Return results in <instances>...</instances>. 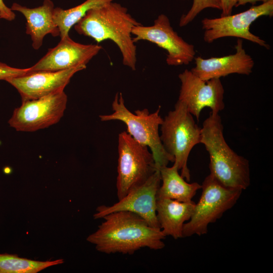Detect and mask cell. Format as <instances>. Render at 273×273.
Here are the masks:
<instances>
[{
    "label": "cell",
    "mask_w": 273,
    "mask_h": 273,
    "mask_svg": "<svg viewBox=\"0 0 273 273\" xmlns=\"http://www.w3.org/2000/svg\"><path fill=\"white\" fill-rule=\"evenodd\" d=\"M102 218L97 230L86 238L100 252L130 255L143 248L158 250L165 247L166 236L161 229L152 227L134 213L116 211Z\"/></svg>",
    "instance_id": "1"
},
{
    "label": "cell",
    "mask_w": 273,
    "mask_h": 273,
    "mask_svg": "<svg viewBox=\"0 0 273 273\" xmlns=\"http://www.w3.org/2000/svg\"><path fill=\"white\" fill-rule=\"evenodd\" d=\"M141 24L126 8L112 2L88 11L74 27L78 34L90 37L98 43L112 40L121 52L123 64L134 71L136 46L132 39V30Z\"/></svg>",
    "instance_id": "2"
},
{
    "label": "cell",
    "mask_w": 273,
    "mask_h": 273,
    "mask_svg": "<svg viewBox=\"0 0 273 273\" xmlns=\"http://www.w3.org/2000/svg\"><path fill=\"white\" fill-rule=\"evenodd\" d=\"M201 132L200 143L209 154L210 174L225 187L242 191L247 189L251 182L249 161L226 142L219 113L210 114Z\"/></svg>",
    "instance_id": "3"
},
{
    "label": "cell",
    "mask_w": 273,
    "mask_h": 273,
    "mask_svg": "<svg viewBox=\"0 0 273 273\" xmlns=\"http://www.w3.org/2000/svg\"><path fill=\"white\" fill-rule=\"evenodd\" d=\"M161 107L152 113L146 109L133 113L125 106L121 93H117L112 103L113 113L99 116L101 121L119 120L124 123L127 132L138 143L147 146L152 153L157 169L174 162V158L164 149L159 133L163 118L159 114Z\"/></svg>",
    "instance_id": "4"
},
{
    "label": "cell",
    "mask_w": 273,
    "mask_h": 273,
    "mask_svg": "<svg viewBox=\"0 0 273 273\" xmlns=\"http://www.w3.org/2000/svg\"><path fill=\"white\" fill-rule=\"evenodd\" d=\"M160 140L166 152L174 158V163L186 180H191L188 160L192 149L201 142V128L186 106L177 100L174 108L163 118Z\"/></svg>",
    "instance_id": "5"
},
{
    "label": "cell",
    "mask_w": 273,
    "mask_h": 273,
    "mask_svg": "<svg viewBox=\"0 0 273 273\" xmlns=\"http://www.w3.org/2000/svg\"><path fill=\"white\" fill-rule=\"evenodd\" d=\"M201 189L200 199L195 203L191 218L184 225L183 238L206 234L209 225L231 209L243 191L225 187L210 174L205 178Z\"/></svg>",
    "instance_id": "6"
},
{
    "label": "cell",
    "mask_w": 273,
    "mask_h": 273,
    "mask_svg": "<svg viewBox=\"0 0 273 273\" xmlns=\"http://www.w3.org/2000/svg\"><path fill=\"white\" fill-rule=\"evenodd\" d=\"M117 196L122 199L145 183L157 169L147 146L136 142L127 132L118 135Z\"/></svg>",
    "instance_id": "7"
},
{
    "label": "cell",
    "mask_w": 273,
    "mask_h": 273,
    "mask_svg": "<svg viewBox=\"0 0 273 273\" xmlns=\"http://www.w3.org/2000/svg\"><path fill=\"white\" fill-rule=\"evenodd\" d=\"M273 15V0L253 6L248 10L235 15L216 18H205L202 21L204 40L208 43L224 37H236L256 43L266 49L270 46L259 36L252 33L250 27L261 16Z\"/></svg>",
    "instance_id": "8"
},
{
    "label": "cell",
    "mask_w": 273,
    "mask_h": 273,
    "mask_svg": "<svg viewBox=\"0 0 273 273\" xmlns=\"http://www.w3.org/2000/svg\"><path fill=\"white\" fill-rule=\"evenodd\" d=\"M67 96L63 91L22 101L8 123L17 131L33 132L58 123L66 108Z\"/></svg>",
    "instance_id": "9"
},
{
    "label": "cell",
    "mask_w": 273,
    "mask_h": 273,
    "mask_svg": "<svg viewBox=\"0 0 273 273\" xmlns=\"http://www.w3.org/2000/svg\"><path fill=\"white\" fill-rule=\"evenodd\" d=\"M134 43L146 40L155 43L167 52L166 61L170 66L188 65L195 58L194 46L185 41L174 30L169 18L160 14L151 26L142 24L134 26L132 30Z\"/></svg>",
    "instance_id": "10"
},
{
    "label": "cell",
    "mask_w": 273,
    "mask_h": 273,
    "mask_svg": "<svg viewBox=\"0 0 273 273\" xmlns=\"http://www.w3.org/2000/svg\"><path fill=\"white\" fill-rule=\"evenodd\" d=\"M178 78L181 85L178 101L198 121L201 111L206 107L214 114L224 109V90L220 78L204 80L188 69L180 73Z\"/></svg>",
    "instance_id": "11"
},
{
    "label": "cell",
    "mask_w": 273,
    "mask_h": 273,
    "mask_svg": "<svg viewBox=\"0 0 273 273\" xmlns=\"http://www.w3.org/2000/svg\"><path fill=\"white\" fill-rule=\"evenodd\" d=\"M160 185L158 169L145 183L130 191L118 202L111 206H99L94 218H102L112 212L127 211L139 215L152 227L160 229L156 216L157 193Z\"/></svg>",
    "instance_id": "12"
},
{
    "label": "cell",
    "mask_w": 273,
    "mask_h": 273,
    "mask_svg": "<svg viewBox=\"0 0 273 273\" xmlns=\"http://www.w3.org/2000/svg\"><path fill=\"white\" fill-rule=\"evenodd\" d=\"M102 49L95 44H84L73 40L68 35L61 38L58 44L32 66L29 72L58 71L72 68H86L87 64Z\"/></svg>",
    "instance_id": "13"
},
{
    "label": "cell",
    "mask_w": 273,
    "mask_h": 273,
    "mask_svg": "<svg viewBox=\"0 0 273 273\" xmlns=\"http://www.w3.org/2000/svg\"><path fill=\"white\" fill-rule=\"evenodd\" d=\"M84 69L78 67L58 71L30 72L6 81L17 90L24 101L63 91L72 77Z\"/></svg>",
    "instance_id": "14"
},
{
    "label": "cell",
    "mask_w": 273,
    "mask_h": 273,
    "mask_svg": "<svg viewBox=\"0 0 273 273\" xmlns=\"http://www.w3.org/2000/svg\"><path fill=\"white\" fill-rule=\"evenodd\" d=\"M235 49L236 53L221 57L195 58L196 65L191 71L206 81L233 73L249 75L252 72L254 62L243 48L242 39H237Z\"/></svg>",
    "instance_id": "15"
},
{
    "label": "cell",
    "mask_w": 273,
    "mask_h": 273,
    "mask_svg": "<svg viewBox=\"0 0 273 273\" xmlns=\"http://www.w3.org/2000/svg\"><path fill=\"white\" fill-rule=\"evenodd\" d=\"M11 9L25 17L26 33L30 36L34 50L41 47L46 35L50 34L53 36H60L59 29L54 20L55 7L51 0H44L42 5L34 8L14 3Z\"/></svg>",
    "instance_id": "16"
},
{
    "label": "cell",
    "mask_w": 273,
    "mask_h": 273,
    "mask_svg": "<svg viewBox=\"0 0 273 273\" xmlns=\"http://www.w3.org/2000/svg\"><path fill=\"white\" fill-rule=\"evenodd\" d=\"M195 203L179 202L169 199H157L156 216L160 228L166 237L183 238L184 225L191 218Z\"/></svg>",
    "instance_id": "17"
},
{
    "label": "cell",
    "mask_w": 273,
    "mask_h": 273,
    "mask_svg": "<svg viewBox=\"0 0 273 273\" xmlns=\"http://www.w3.org/2000/svg\"><path fill=\"white\" fill-rule=\"evenodd\" d=\"M161 184L157 193V199H169L179 202H189L201 189L197 182L189 183L178 172L173 163L171 167L164 166L159 169Z\"/></svg>",
    "instance_id": "18"
},
{
    "label": "cell",
    "mask_w": 273,
    "mask_h": 273,
    "mask_svg": "<svg viewBox=\"0 0 273 273\" xmlns=\"http://www.w3.org/2000/svg\"><path fill=\"white\" fill-rule=\"evenodd\" d=\"M114 0H85L79 5L68 9L55 8L54 20L60 30L61 38L69 35V31L87 12Z\"/></svg>",
    "instance_id": "19"
},
{
    "label": "cell",
    "mask_w": 273,
    "mask_h": 273,
    "mask_svg": "<svg viewBox=\"0 0 273 273\" xmlns=\"http://www.w3.org/2000/svg\"><path fill=\"white\" fill-rule=\"evenodd\" d=\"M63 262V259L42 261L20 257L16 254H0V273H36Z\"/></svg>",
    "instance_id": "20"
},
{
    "label": "cell",
    "mask_w": 273,
    "mask_h": 273,
    "mask_svg": "<svg viewBox=\"0 0 273 273\" xmlns=\"http://www.w3.org/2000/svg\"><path fill=\"white\" fill-rule=\"evenodd\" d=\"M206 8L221 10L220 0H193L192 6L186 14L180 17L179 26L184 27L191 23L203 10Z\"/></svg>",
    "instance_id": "21"
},
{
    "label": "cell",
    "mask_w": 273,
    "mask_h": 273,
    "mask_svg": "<svg viewBox=\"0 0 273 273\" xmlns=\"http://www.w3.org/2000/svg\"><path fill=\"white\" fill-rule=\"evenodd\" d=\"M29 72V68H18L13 67L0 62V80L6 81L9 78L25 75Z\"/></svg>",
    "instance_id": "22"
},
{
    "label": "cell",
    "mask_w": 273,
    "mask_h": 273,
    "mask_svg": "<svg viewBox=\"0 0 273 273\" xmlns=\"http://www.w3.org/2000/svg\"><path fill=\"white\" fill-rule=\"evenodd\" d=\"M16 15L11 8L8 7L3 0H0V19L8 21H13L15 19Z\"/></svg>",
    "instance_id": "23"
},
{
    "label": "cell",
    "mask_w": 273,
    "mask_h": 273,
    "mask_svg": "<svg viewBox=\"0 0 273 273\" xmlns=\"http://www.w3.org/2000/svg\"><path fill=\"white\" fill-rule=\"evenodd\" d=\"M221 4L220 16H225L232 14V10L236 4V0H220Z\"/></svg>",
    "instance_id": "24"
},
{
    "label": "cell",
    "mask_w": 273,
    "mask_h": 273,
    "mask_svg": "<svg viewBox=\"0 0 273 273\" xmlns=\"http://www.w3.org/2000/svg\"><path fill=\"white\" fill-rule=\"evenodd\" d=\"M236 4L235 7H238L240 6H243L247 3L252 4L253 5L255 4L256 2L261 1L264 3L267 2L271 0H236Z\"/></svg>",
    "instance_id": "25"
}]
</instances>
